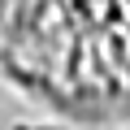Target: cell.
<instances>
[{
	"mask_svg": "<svg viewBox=\"0 0 130 130\" xmlns=\"http://www.w3.org/2000/svg\"><path fill=\"white\" fill-rule=\"evenodd\" d=\"M0 56L61 91H130V0H0Z\"/></svg>",
	"mask_w": 130,
	"mask_h": 130,
	"instance_id": "6da1fadb",
	"label": "cell"
}]
</instances>
